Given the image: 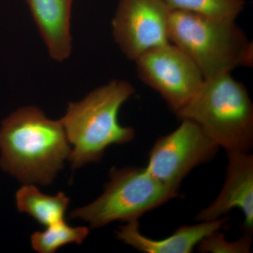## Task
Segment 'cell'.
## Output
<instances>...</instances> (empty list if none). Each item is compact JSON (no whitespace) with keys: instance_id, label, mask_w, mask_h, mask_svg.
I'll use <instances>...</instances> for the list:
<instances>
[{"instance_id":"6da1fadb","label":"cell","mask_w":253,"mask_h":253,"mask_svg":"<svg viewBox=\"0 0 253 253\" xmlns=\"http://www.w3.org/2000/svg\"><path fill=\"white\" fill-rule=\"evenodd\" d=\"M71 149L61 121L35 106L18 109L1 123L0 167L25 184H51Z\"/></svg>"},{"instance_id":"5b68a950","label":"cell","mask_w":253,"mask_h":253,"mask_svg":"<svg viewBox=\"0 0 253 253\" xmlns=\"http://www.w3.org/2000/svg\"><path fill=\"white\" fill-rule=\"evenodd\" d=\"M109 176L104 193L91 204L73 211L70 217L87 221L94 229L115 221L129 222L179 196V191L158 181L146 168H112Z\"/></svg>"},{"instance_id":"9a60e30c","label":"cell","mask_w":253,"mask_h":253,"mask_svg":"<svg viewBox=\"0 0 253 253\" xmlns=\"http://www.w3.org/2000/svg\"><path fill=\"white\" fill-rule=\"evenodd\" d=\"M252 237L246 234L236 241H226L225 236L219 231H215L203 239L198 245L201 253H248L251 251Z\"/></svg>"},{"instance_id":"3957f363","label":"cell","mask_w":253,"mask_h":253,"mask_svg":"<svg viewBox=\"0 0 253 253\" xmlns=\"http://www.w3.org/2000/svg\"><path fill=\"white\" fill-rule=\"evenodd\" d=\"M189 120L226 152L250 153L253 146V105L246 86L231 73L205 79L194 97L175 113Z\"/></svg>"},{"instance_id":"7a4b0ae2","label":"cell","mask_w":253,"mask_h":253,"mask_svg":"<svg viewBox=\"0 0 253 253\" xmlns=\"http://www.w3.org/2000/svg\"><path fill=\"white\" fill-rule=\"evenodd\" d=\"M134 91L130 83L116 80L79 102L68 104L60 121L73 146L68 158L73 169L98 162L111 145L126 144L134 139V129L121 126L118 113Z\"/></svg>"},{"instance_id":"9c48e42d","label":"cell","mask_w":253,"mask_h":253,"mask_svg":"<svg viewBox=\"0 0 253 253\" xmlns=\"http://www.w3.org/2000/svg\"><path fill=\"white\" fill-rule=\"evenodd\" d=\"M225 182L217 199L196 216L199 221L215 220L234 208L244 213L247 234L253 229V156L248 152H227Z\"/></svg>"},{"instance_id":"7c38bea8","label":"cell","mask_w":253,"mask_h":253,"mask_svg":"<svg viewBox=\"0 0 253 253\" xmlns=\"http://www.w3.org/2000/svg\"><path fill=\"white\" fill-rule=\"evenodd\" d=\"M16 206L21 212L27 213L42 225L49 226L64 219L70 200L64 193L48 196L31 184L18 190Z\"/></svg>"},{"instance_id":"5bb4252c","label":"cell","mask_w":253,"mask_h":253,"mask_svg":"<svg viewBox=\"0 0 253 253\" xmlns=\"http://www.w3.org/2000/svg\"><path fill=\"white\" fill-rule=\"evenodd\" d=\"M172 10L188 11L217 19L236 21L244 11V0H165Z\"/></svg>"},{"instance_id":"8992f818","label":"cell","mask_w":253,"mask_h":253,"mask_svg":"<svg viewBox=\"0 0 253 253\" xmlns=\"http://www.w3.org/2000/svg\"><path fill=\"white\" fill-rule=\"evenodd\" d=\"M181 121L175 130L156 141L146 167L156 179L177 191L189 173L211 161L220 148L196 123Z\"/></svg>"},{"instance_id":"4fadbf2b","label":"cell","mask_w":253,"mask_h":253,"mask_svg":"<svg viewBox=\"0 0 253 253\" xmlns=\"http://www.w3.org/2000/svg\"><path fill=\"white\" fill-rule=\"evenodd\" d=\"M89 233L87 227H74L68 225L63 219L47 226L46 230L33 233L31 236V244L37 252L54 253L65 245L71 243L82 244Z\"/></svg>"},{"instance_id":"30bf717a","label":"cell","mask_w":253,"mask_h":253,"mask_svg":"<svg viewBox=\"0 0 253 253\" xmlns=\"http://www.w3.org/2000/svg\"><path fill=\"white\" fill-rule=\"evenodd\" d=\"M228 218L200 221L195 225L183 226L166 239L154 240L141 234L139 220L126 222L116 231L118 239L145 253H191L205 238L219 231Z\"/></svg>"},{"instance_id":"52a82bcc","label":"cell","mask_w":253,"mask_h":253,"mask_svg":"<svg viewBox=\"0 0 253 253\" xmlns=\"http://www.w3.org/2000/svg\"><path fill=\"white\" fill-rule=\"evenodd\" d=\"M134 61L141 81L159 93L174 114L189 102L204 82L194 61L171 42Z\"/></svg>"},{"instance_id":"277c9868","label":"cell","mask_w":253,"mask_h":253,"mask_svg":"<svg viewBox=\"0 0 253 253\" xmlns=\"http://www.w3.org/2000/svg\"><path fill=\"white\" fill-rule=\"evenodd\" d=\"M169 41L194 61L204 79L253 64V42L235 21L172 10Z\"/></svg>"},{"instance_id":"8fae6325","label":"cell","mask_w":253,"mask_h":253,"mask_svg":"<svg viewBox=\"0 0 253 253\" xmlns=\"http://www.w3.org/2000/svg\"><path fill=\"white\" fill-rule=\"evenodd\" d=\"M50 56L68 59L72 49L71 14L73 0H27Z\"/></svg>"},{"instance_id":"ba28073f","label":"cell","mask_w":253,"mask_h":253,"mask_svg":"<svg viewBox=\"0 0 253 253\" xmlns=\"http://www.w3.org/2000/svg\"><path fill=\"white\" fill-rule=\"evenodd\" d=\"M172 10L165 0H120L112 21L115 41L129 59L168 43Z\"/></svg>"}]
</instances>
